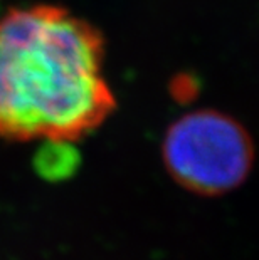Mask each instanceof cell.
<instances>
[{
	"instance_id": "6da1fadb",
	"label": "cell",
	"mask_w": 259,
	"mask_h": 260,
	"mask_svg": "<svg viewBox=\"0 0 259 260\" xmlns=\"http://www.w3.org/2000/svg\"><path fill=\"white\" fill-rule=\"evenodd\" d=\"M95 27L56 5L0 17V138L73 140L114 109Z\"/></svg>"
},
{
	"instance_id": "7a4b0ae2",
	"label": "cell",
	"mask_w": 259,
	"mask_h": 260,
	"mask_svg": "<svg viewBox=\"0 0 259 260\" xmlns=\"http://www.w3.org/2000/svg\"><path fill=\"white\" fill-rule=\"evenodd\" d=\"M162 156L180 186L197 195L216 197L244 183L254 163V145L233 116L195 109L168 126Z\"/></svg>"
},
{
	"instance_id": "3957f363",
	"label": "cell",
	"mask_w": 259,
	"mask_h": 260,
	"mask_svg": "<svg viewBox=\"0 0 259 260\" xmlns=\"http://www.w3.org/2000/svg\"><path fill=\"white\" fill-rule=\"evenodd\" d=\"M81 163L73 140H42L34 165L42 178L61 181L76 173Z\"/></svg>"
}]
</instances>
